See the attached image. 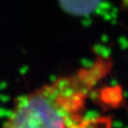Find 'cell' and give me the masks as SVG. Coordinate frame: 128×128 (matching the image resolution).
Returning <instances> with one entry per match:
<instances>
[{"label":"cell","mask_w":128,"mask_h":128,"mask_svg":"<svg viewBox=\"0 0 128 128\" xmlns=\"http://www.w3.org/2000/svg\"><path fill=\"white\" fill-rule=\"evenodd\" d=\"M113 68L110 57L59 76L19 96L0 128H112L107 117L86 114L88 102Z\"/></svg>","instance_id":"6da1fadb"},{"label":"cell","mask_w":128,"mask_h":128,"mask_svg":"<svg viewBox=\"0 0 128 128\" xmlns=\"http://www.w3.org/2000/svg\"><path fill=\"white\" fill-rule=\"evenodd\" d=\"M101 0H60L66 12L75 14H88L92 12Z\"/></svg>","instance_id":"7a4b0ae2"}]
</instances>
